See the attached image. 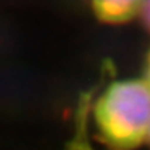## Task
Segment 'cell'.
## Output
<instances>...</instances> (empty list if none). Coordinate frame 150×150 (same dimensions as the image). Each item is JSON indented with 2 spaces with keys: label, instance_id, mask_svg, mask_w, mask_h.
<instances>
[{
  "label": "cell",
  "instance_id": "3",
  "mask_svg": "<svg viewBox=\"0 0 150 150\" xmlns=\"http://www.w3.org/2000/svg\"><path fill=\"white\" fill-rule=\"evenodd\" d=\"M140 19L145 30L150 33V0H145L142 9H140Z\"/></svg>",
  "mask_w": 150,
  "mask_h": 150
},
{
  "label": "cell",
  "instance_id": "2",
  "mask_svg": "<svg viewBox=\"0 0 150 150\" xmlns=\"http://www.w3.org/2000/svg\"><path fill=\"white\" fill-rule=\"evenodd\" d=\"M145 0H91L94 14L106 24H123L140 13Z\"/></svg>",
  "mask_w": 150,
  "mask_h": 150
},
{
  "label": "cell",
  "instance_id": "5",
  "mask_svg": "<svg viewBox=\"0 0 150 150\" xmlns=\"http://www.w3.org/2000/svg\"><path fill=\"white\" fill-rule=\"evenodd\" d=\"M149 140H150V131H149Z\"/></svg>",
  "mask_w": 150,
  "mask_h": 150
},
{
  "label": "cell",
  "instance_id": "4",
  "mask_svg": "<svg viewBox=\"0 0 150 150\" xmlns=\"http://www.w3.org/2000/svg\"><path fill=\"white\" fill-rule=\"evenodd\" d=\"M144 74H145V80H146L148 86L150 88V51H149L148 55H146V59H145Z\"/></svg>",
  "mask_w": 150,
  "mask_h": 150
},
{
  "label": "cell",
  "instance_id": "1",
  "mask_svg": "<svg viewBox=\"0 0 150 150\" xmlns=\"http://www.w3.org/2000/svg\"><path fill=\"white\" fill-rule=\"evenodd\" d=\"M94 121L112 150H133L150 131V88L142 80L112 81L94 104Z\"/></svg>",
  "mask_w": 150,
  "mask_h": 150
}]
</instances>
